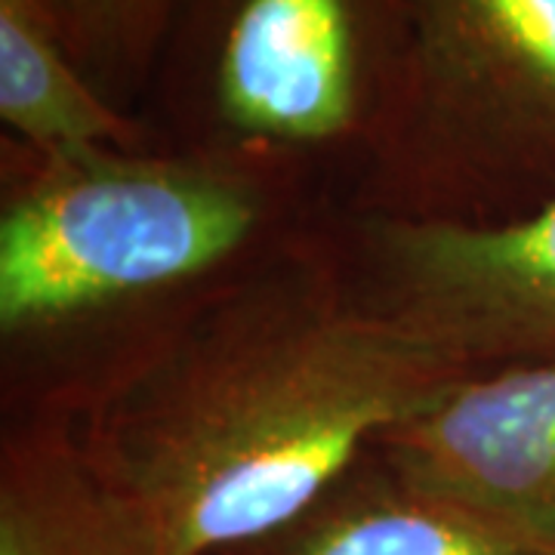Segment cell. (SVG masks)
<instances>
[{"instance_id":"1","label":"cell","mask_w":555,"mask_h":555,"mask_svg":"<svg viewBox=\"0 0 555 555\" xmlns=\"http://www.w3.org/2000/svg\"><path fill=\"white\" fill-rule=\"evenodd\" d=\"M469 364L306 275L214 302L133 361L75 441L158 555H225L318 496Z\"/></svg>"},{"instance_id":"6","label":"cell","mask_w":555,"mask_h":555,"mask_svg":"<svg viewBox=\"0 0 555 555\" xmlns=\"http://www.w3.org/2000/svg\"><path fill=\"white\" fill-rule=\"evenodd\" d=\"M374 454L416 491L555 555V358L473 371Z\"/></svg>"},{"instance_id":"10","label":"cell","mask_w":555,"mask_h":555,"mask_svg":"<svg viewBox=\"0 0 555 555\" xmlns=\"http://www.w3.org/2000/svg\"><path fill=\"white\" fill-rule=\"evenodd\" d=\"M65 43L83 75L108 96L137 80L158 53L182 0H50Z\"/></svg>"},{"instance_id":"7","label":"cell","mask_w":555,"mask_h":555,"mask_svg":"<svg viewBox=\"0 0 555 555\" xmlns=\"http://www.w3.org/2000/svg\"><path fill=\"white\" fill-rule=\"evenodd\" d=\"M225 555H553L411 488L377 454L275 534Z\"/></svg>"},{"instance_id":"4","label":"cell","mask_w":555,"mask_h":555,"mask_svg":"<svg viewBox=\"0 0 555 555\" xmlns=\"http://www.w3.org/2000/svg\"><path fill=\"white\" fill-rule=\"evenodd\" d=\"M411 25L401 167L481 192L555 158V0H411Z\"/></svg>"},{"instance_id":"5","label":"cell","mask_w":555,"mask_h":555,"mask_svg":"<svg viewBox=\"0 0 555 555\" xmlns=\"http://www.w3.org/2000/svg\"><path fill=\"white\" fill-rule=\"evenodd\" d=\"M371 306L473 371L555 358V195L503 222L379 217Z\"/></svg>"},{"instance_id":"2","label":"cell","mask_w":555,"mask_h":555,"mask_svg":"<svg viewBox=\"0 0 555 555\" xmlns=\"http://www.w3.org/2000/svg\"><path fill=\"white\" fill-rule=\"evenodd\" d=\"M262 214L257 170L232 152L35 155L0 217V331L38 337L207 275Z\"/></svg>"},{"instance_id":"3","label":"cell","mask_w":555,"mask_h":555,"mask_svg":"<svg viewBox=\"0 0 555 555\" xmlns=\"http://www.w3.org/2000/svg\"><path fill=\"white\" fill-rule=\"evenodd\" d=\"M201 105L235 145L327 149L396 137L411 83V0H182Z\"/></svg>"},{"instance_id":"9","label":"cell","mask_w":555,"mask_h":555,"mask_svg":"<svg viewBox=\"0 0 555 555\" xmlns=\"http://www.w3.org/2000/svg\"><path fill=\"white\" fill-rule=\"evenodd\" d=\"M0 555H158L65 433L22 436L0 463Z\"/></svg>"},{"instance_id":"8","label":"cell","mask_w":555,"mask_h":555,"mask_svg":"<svg viewBox=\"0 0 555 555\" xmlns=\"http://www.w3.org/2000/svg\"><path fill=\"white\" fill-rule=\"evenodd\" d=\"M0 120L47 158L142 145V127L72 56L50 0H0Z\"/></svg>"}]
</instances>
